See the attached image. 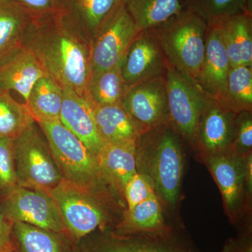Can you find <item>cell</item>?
<instances>
[{
    "label": "cell",
    "mask_w": 252,
    "mask_h": 252,
    "mask_svg": "<svg viewBox=\"0 0 252 252\" xmlns=\"http://www.w3.org/2000/svg\"><path fill=\"white\" fill-rule=\"evenodd\" d=\"M208 157V166L220 187L227 211L235 223L243 205L246 185L243 156L233 150Z\"/></svg>",
    "instance_id": "cell-13"
},
{
    "label": "cell",
    "mask_w": 252,
    "mask_h": 252,
    "mask_svg": "<svg viewBox=\"0 0 252 252\" xmlns=\"http://www.w3.org/2000/svg\"><path fill=\"white\" fill-rule=\"evenodd\" d=\"M45 75L40 63L23 44L0 60V89L18 93L25 103L36 81Z\"/></svg>",
    "instance_id": "cell-16"
},
{
    "label": "cell",
    "mask_w": 252,
    "mask_h": 252,
    "mask_svg": "<svg viewBox=\"0 0 252 252\" xmlns=\"http://www.w3.org/2000/svg\"><path fill=\"white\" fill-rule=\"evenodd\" d=\"M61 123L97 156L104 142L99 135L89 101L70 89H63Z\"/></svg>",
    "instance_id": "cell-17"
},
{
    "label": "cell",
    "mask_w": 252,
    "mask_h": 252,
    "mask_svg": "<svg viewBox=\"0 0 252 252\" xmlns=\"http://www.w3.org/2000/svg\"><path fill=\"white\" fill-rule=\"evenodd\" d=\"M140 31L155 29L183 11L180 0H124Z\"/></svg>",
    "instance_id": "cell-25"
},
{
    "label": "cell",
    "mask_w": 252,
    "mask_h": 252,
    "mask_svg": "<svg viewBox=\"0 0 252 252\" xmlns=\"http://www.w3.org/2000/svg\"><path fill=\"white\" fill-rule=\"evenodd\" d=\"M123 193L127 203V212H130L137 204L156 193L155 186L149 175L137 172L126 184Z\"/></svg>",
    "instance_id": "cell-32"
},
{
    "label": "cell",
    "mask_w": 252,
    "mask_h": 252,
    "mask_svg": "<svg viewBox=\"0 0 252 252\" xmlns=\"http://www.w3.org/2000/svg\"><path fill=\"white\" fill-rule=\"evenodd\" d=\"M34 17L56 12V0H12Z\"/></svg>",
    "instance_id": "cell-34"
},
{
    "label": "cell",
    "mask_w": 252,
    "mask_h": 252,
    "mask_svg": "<svg viewBox=\"0 0 252 252\" xmlns=\"http://www.w3.org/2000/svg\"><path fill=\"white\" fill-rule=\"evenodd\" d=\"M187 9L196 13L207 24L225 18L252 12V0H187Z\"/></svg>",
    "instance_id": "cell-30"
},
{
    "label": "cell",
    "mask_w": 252,
    "mask_h": 252,
    "mask_svg": "<svg viewBox=\"0 0 252 252\" xmlns=\"http://www.w3.org/2000/svg\"><path fill=\"white\" fill-rule=\"evenodd\" d=\"M17 186L14 139L0 136V196Z\"/></svg>",
    "instance_id": "cell-31"
},
{
    "label": "cell",
    "mask_w": 252,
    "mask_h": 252,
    "mask_svg": "<svg viewBox=\"0 0 252 252\" xmlns=\"http://www.w3.org/2000/svg\"><path fill=\"white\" fill-rule=\"evenodd\" d=\"M137 142L105 143L96 156L104 179L122 192L126 184L137 173Z\"/></svg>",
    "instance_id": "cell-19"
},
{
    "label": "cell",
    "mask_w": 252,
    "mask_h": 252,
    "mask_svg": "<svg viewBox=\"0 0 252 252\" xmlns=\"http://www.w3.org/2000/svg\"><path fill=\"white\" fill-rule=\"evenodd\" d=\"M122 0H56V11L90 41Z\"/></svg>",
    "instance_id": "cell-21"
},
{
    "label": "cell",
    "mask_w": 252,
    "mask_h": 252,
    "mask_svg": "<svg viewBox=\"0 0 252 252\" xmlns=\"http://www.w3.org/2000/svg\"><path fill=\"white\" fill-rule=\"evenodd\" d=\"M167 62L153 30L142 31L130 44L121 64L129 89L165 75Z\"/></svg>",
    "instance_id": "cell-11"
},
{
    "label": "cell",
    "mask_w": 252,
    "mask_h": 252,
    "mask_svg": "<svg viewBox=\"0 0 252 252\" xmlns=\"http://www.w3.org/2000/svg\"><path fill=\"white\" fill-rule=\"evenodd\" d=\"M165 77L169 125L178 135L194 143L199 119L207 96L168 63Z\"/></svg>",
    "instance_id": "cell-9"
},
{
    "label": "cell",
    "mask_w": 252,
    "mask_h": 252,
    "mask_svg": "<svg viewBox=\"0 0 252 252\" xmlns=\"http://www.w3.org/2000/svg\"><path fill=\"white\" fill-rule=\"evenodd\" d=\"M81 252H200L177 233L167 237L99 235Z\"/></svg>",
    "instance_id": "cell-14"
},
{
    "label": "cell",
    "mask_w": 252,
    "mask_h": 252,
    "mask_svg": "<svg viewBox=\"0 0 252 252\" xmlns=\"http://www.w3.org/2000/svg\"><path fill=\"white\" fill-rule=\"evenodd\" d=\"M63 89L52 77L45 75L36 81L26 102L36 124L61 119Z\"/></svg>",
    "instance_id": "cell-24"
},
{
    "label": "cell",
    "mask_w": 252,
    "mask_h": 252,
    "mask_svg": "<svg viewBox=\"0 0 252 252\" xmlns=\"http://www.w3.org/2000/svg\"><path fill=\"white\" fill-rule=\"evenodd\" d=\"M252 147V112L244 111L236 114L233 150L240 155L251 152Z\"/></svg>",
    "instance_id": "cell-33"
},
{
    "label": "cell",
    "mask_w": 252,
    "mask_h": 252,
    "mask_svg": "<svg viewBox=\"0 0 252 252\" xmlns=\"http://www.w3.org/2000/svg\"><path fill=\"white\" fill-rule=\"evenodd\" d=\"M34 18L12 0H0V60L22 44Z\"/></svg>",
    "instance_id": "cell-26"
},
{
    "label": "cell",
    "mask_w": 252,
    "mask_h": 252,
    "mask_svg": "<svg viewBox=\"0 0 252 252\" xmlns=\"http://www.w3.org/2000/svg\"><path fill=\"white\" fill-rule=\"evenodd\" d=\"M22 44L63 89L85 96L92 73L91 42L67 18L58 11L34 17Z\"/></svg>",
    "instance_id": "cell-1"
},
{
    "label": "cell",
    "mask_w": 252,
    "mask_h": 252,
    "mask_svg": "<svg viewBox=\"0 0 252 252\" xmlns=\"http://www.w3.org/2000/svg\"><path fill=\"white\" fill-rule=\"evenodd\" d=\"M37 124L64 180L90 193L105 180L95 156L61 121Z\"/></svg>",
    "instance_id": "cell-3"
},
{
    "label": "cell",
    "mask_w": 252,
    "mask_h": 252,
    "mask_svg": "<svg viewBox=\"0 0 252 252\" xmlns=\"http://www.w3.org/2000/svg\"><path fill=\"white\" fill-rule=\"evenodd\" d=\"M219 23L231 67L252 66V13L235 15Z\"/></svg>",
    "instance_id": "cell-22"
},
{
    "label": "cell",
    "mask_w": 252,
    "mask_h": 252,
    "mask_svg": "<svg viewBox=\"0 0 252 252\" xmlns=\"http://www.w3.org/2000/svg\"><path fill=\"white\" fill-rule=\"evenodd\" d=\"M14 150L18 186L49 192L64 180L36 122L14 139Z\"/></svg>",
    "instance_id": "cell-4"
},
{
    "label": "cell",
    "mask_w": 252,
    "mask_h": 252,
    "mask_svg": "<svg viewBox=\"0 0 252 252\" xmlns=\"http://www.w3.org/2000/svg\"><path fill=\"white\" fill-rule=\"evenodd\" d=\"M0 212L11 224L21 222L67 235L54 199L45 190L17 186L1 195Z\"/></svg>",
    "instance_id": "cell-6"
},
{
    "label": "cell",
    "mask_w": 252,
    "mask_h": 252,
    "mask_svg": "<svg viewBox=\"0 0 252 252\" xmlns=\"http://www.w3.org/2000/svg\"><path fill=\"white\" fill-rule=\"evenodd\" d=\"M68 237L21 222L12 223V243L16 252H72Z\"/></svg>",
    "instance_id": "cell-23"
},
{
    "label": "cell",
    "mask_w": 252,
    "mask_h": 252,
    "mask_svg": "<svg viewBox=\"0 0 252 252\" xmlns=\"http://www.w3.org/2000/svg\"><path fill=\"white\" fill-rule=\"evenodd\" d=\"M34 123L26 103L17 102L9 91L0 89V136L15 139Z\"/></svg>",
    "instance_id": "cell-29"
},
{
    "label": "cell",
    "mask_w": 252,
    "mask_h": 252,
    "mask_svg": "<svg viewBox=\"0 0 252 252\" xmlns=\"http://www.w3.org/2000/svg\"><path fill=\"white\" fill-rule=\"evenodd\" d=\"M207 28L203 18L186 8L153 29L167 63L197 86L206 49Z\"/></svg>",
    "instance_id": "cell-2"
},
{
    "label": "cell",
    "mask_w": 252,
    "mask_h": 252,
    "mask_svg": "<svg viewBox=\"0 0 252 252\" xmlns=\"http://www.w3.org/2000/svg\"><path fill=\"white\" fill-rule=\"evenodd\" d=\"M128 89L117 66L91 73L84 97L96 105H110L122 102Z\"/></svg>",
    "instance_id": "cell-27"
},
{
    "label": "cell",
    "mask_w": 252,
    "mask_h": 252,
    "mask_svg": "<svg viewBox=\"0 0 252 252\" xmlns=\"http://www.w3.org/2000/svg\"><path fill=\"white\" fill-rule=\"evenodd\" d=\"M231 67L220 23L208 24L205 57L198 81L199 89L208 97L220 100Z\"/></svg>",
    "instance_id": "cell-15"
},
{
    "label": "cell",
    "mask_w": 252,
    "mask_h": 252,
    "mask_svg": "<svg viewBox=\"0 0 252 252\" xmlns=\"http://www.w3.org/2000/svg\"><path fill=\"white\" fill-rule=\"evenodd\" d=\"M146 149L151 152V175L155 190L164 201L175 205L178 201L183 175L182 145L178 134L170 125L144 133Z\"/></svg>",
    "instance_id": "cell-5"
},
{
    "label": "cell",
    "mask_w": 252,
    "mask_h": 252,
    "mask_svg": "<svg viewBox=\"0 0 252 252\" xmlns=\"http://www.w3.org/2000/svg\"><path fill=\"white\" fill-rule=\"evenodd\" d=\"M221 252H252V236L250 230L244 231L238 238L229 240Z\"/></svg>",
    "instance_id": "cell-35"
},
{
    "label": "cell",
    "mask_w": 252,
    "mask_h": 252,
    "mask_svg": "<svg viewBox=\"0 0 252 252\" xmlns=\"http://www.w3.org/2000/svg\"><path fill=\"white\" fill-rule=\"evenodd\" d=\"M162 216L157 193L137 204L117 227L115 234L123 236L167 237L175 234Z\"/></svg>",
    "instance_id": "cell-18"
},
{
    "label": "cell",
    "mask_w": 252,
    "mask_h": 252,
    "mask_svg": "<svg viewBox=\"0 0 252 252\" xmlns=\"http://www.w3.org/2000/svg\"><path fill=\"white\" fill-rule=\"evenodd\" d=\"M220 102L238 113L252 108V66L230 68L224 93Z\"/></svg>",
    "instance_id": "cell-28"
},
{
    "label": "cell",
    "mask_w": 252,
    "mask_h": 252,
    "mask_svg": "<svg viewBox=\"0 0 252 252\" xmlns=\"http://www.w3.org/2000/svg\"><path fill=\"white\" fill-rule=\"evenodd\" d=\"M140 32L122 0L91 41L92 72L120 66Z\"/></svg>",
    "instance_id": "cell-7"
},
{
    "label": "cell",
    "mask_w": 252,
    "mask_h": 252,
    "mask_svg": "<svg viewBox=\"0 0 252 252\" xmlns=\"http://www.w3.org/2000/svg\"><path fill=\"white\" fill-rule=\"evenodd\" d=\"M48 193L58 207L67 235L74 241L105 224V215L90 192L63 180Z\"/></svg>",
    "instance_id": "cell-8"
},
{
    "label": "cell",
    "mask_w": 252,
    "mask_h": 252,
    "mask_svg": "<svg viewBox=\"0 0 252 252\" xmlns=\"http://www.w3.org/2000/svg\"><path fill=\"white\" fill-rule=\"evenodd\" d=\"M0 252H16L14 248V245L11 248L5 249V250H1Z\"/></svg>",
    "instance_id": "cell-37"
},
{
    "label": "cell",
    "mask_w": 252,
    "mask_h": 252,
    "mask_svg": "<svg viewBox=\"0 0 252 252\" xmlns=\"http://www.w3.org/2000/svg\"><path fill=\"white\" fill-rule=\"evenodd\" d=\"M12 246V224L0 212V251Z\"/></svg>",
    "instance_id": "cell-36"
},
{
    "label": "cell",
    "mask_w": 252,
    "mask_h": 252,
    "mask_svg": "<svg viewBox=\"0 0 252 252\" xmlns=\"http://www.w3.org/2000/svg\"><path fill=\"white\" fill-rule=\"evenodd\" d=\"M236 113L207 96L201 111L195 142L208 156L233 150Z\"/></svg>",
    "instance_id": "cell-12"
},
{
    "label": "cell",
    "mask_w": 252,
    "mask_h": 252,
    "mask_svg": "<svg viewBox=\"0 0 252 252\" xmlns=\"http://www.w3.org/2000/svg\"><path fill=\"white\" fill-rule=\"evenodd\" d=\"M122 104L131 117L147 131L169 125L165 75L130 87L123 98Z\"/></svg>",
    "instance_id": "cell-10"
},
{
    "label": "cell",
    "mask_w": 252,
    "mask_h": 252,
    "mask_svg": "<svg viewBox=\"0 0 252 252\" xmlns=\"http://www.w3.org/2000/svg\"><path fill=\"white\" fill-rule=\"evenodd\" d=\"M90 103L97 130L104 143L139 141L149 132L120 103L99 106Z\"/></svg>",
    "instance_id": "cell-20"
}]
</instances>
